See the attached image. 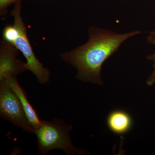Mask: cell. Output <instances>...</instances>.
I'll return each instance as SVG.
<instances>
[{"label": "cell", "instance_id": "cell-1", "mask_svg": "<svg viewBox=\"0 0 155 155\" xmlns=\"http://www.w3.org/2000/svg\"><path fill=\"white\" fill-rule=\"evenodd\" d=\"M141 33L140 31H134L127 33H117L91 26L86 43L69 51L61 53L60 57L77 69L78 79L101 85V73L105 61L116 52L127 38Z\"/></svg>", "mask_w": 155, "mask_h": 155}, {"label": "cell", "instance_id": "cell-7", "mask_svg": "<svg viewBox=\"0 0 155 155\" xmlns=\"http://www.w3.org/2000/svg\"><path fill=\"white\" fill-rule=\"evenodd\" d=\"M107 123L112 132L117 134H122L131 129L133 120L127 112L118 110L110 113L107 119Z\"/></svg>", "mask_w": 155, "mask_h": 155}, {"label": "cell", "instance_id": "cell-6", "mask_svg": "<svg viewBox=\"0 0 155 155\" xmlns=\"http://www.w3.org/2000/svg\"><path fill=\"white\" fill-rule=\"evenodd\" d=\"M0 81H4L17 95L24 109L26 117L35 131V129L41 125L42 120L39 119L36 110L31 104L26 93L18 82L17 77L8 78Z\"/></svg>", "mask_w": 155, "mask_h": 155}, {"label": "cell", "instance_id": "cell-8", "mask_svg": "<svg viewBox=\"0 0 155 155\" xmlns=\"http://www.w3.org/2000/svg\"><path fill=\"white\" fill-rule=\"evenodd\" d=\"M147 41L149 43L155 46V30L151 31L147 38ZM148 60L153 61L154 63L153 71L147 80V83L150 86H152L155 84V53L152 54L147 56Z\"/></svg>", "mask_w": 155, "mask_h": 155}, {"label": "cell", "instance_id": "cell-2", "mask_svg": "<svg viewBox=\"0 0 155 155\" xmlns=\"http://www.w3.org/2000/svg\"><path fill=\"white\" fill-rule=\"evenodd\" d=\"M72 126L61 119L49 122L42 120L41 125L35 130L37 138L39 154L46 155L53 150H61L66 154H89L72 144L70 137Z\"/></svg>", "mask_w": 155, "mask_h": 155}, {"label": "cell", "instance_id": "cell-3", "mask_svg": "<svg viewBox=\"0 0 155 155\" xmlns=\"http://www.w3.org/2000/svg\"><path fill=\"white\" fill-rule=\"evenodd\" d=\"M21 2L14 4L11 15L14 18V25L18 30V35L12 43L23 54L25 59L26 69L31 71L36 76L38 82L45 84L50 81V72L47 68L36 58L30 44L26 31V27L21 16Z\"/></svg>", "mask_w": 155, "mask_h": 155}, {"label": "cell", "instance_id": "cell-4", "mask_svg": "<svg viewBox=\"0 0 155 155\" xmlns=\"http://www.w3.org/2000/svg\"><path fill=\"white\" fill-rule=\"evenodd\" d=\"M0 116L25 132L34 134L19 98L4 81H0Z\"/></svg>", "mask_w": 155, "mask_h": 155}, {"label": "cell", "instance_id": "cell-5", "mask_svg": "<svg viewBox=\"0 0 155 155\" xmlns=\"http://www.w3.org/2000/svg\"><path fill=\"white\" fill-rule=\"evenodd\" d=\"M19 51L14 45L2 39L0 46V81L17 77L27 70L25 63L17 58Z\"/></svg>", "mask_w": 155, "mask_h": 155}, {"label": "cell", "instance_id": "cell-9", "mask_svg": "<svg viewBox=\"0 0 155 155\" xmlns=\"http://www.w3.org/2000/svg\"><path fill=\"white\" fill-rule=\"evenodd\" d=\"M22 0H0V15L5 17L8 13L9 6L18 2H21Z\"/></svg>", "mask_w": 155, "mask_h": 155}]
</instances>
